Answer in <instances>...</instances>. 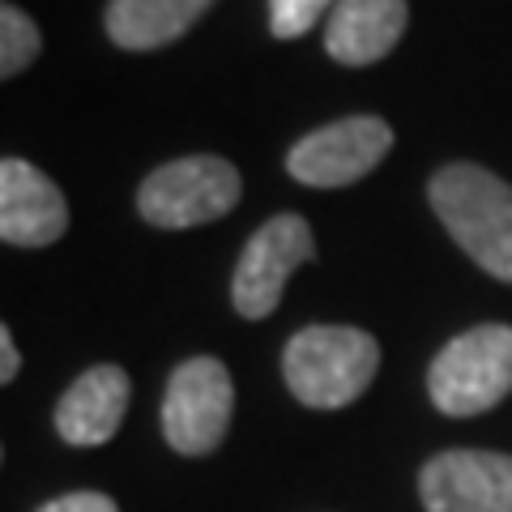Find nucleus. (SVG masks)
Masks as SVG:
<instances>
[{"instance_id": "1", "label": "nucleus", "mask_w": 512, "mask_h": 512, "mask_svg": "<svg viewBox=\"0 0 512 512\" xmlns=\"http://www.w3.org/2000/svg\"><path fill=\"white\" fill-rule=\"evenodd\" d=\"M427 197L444 231L491 278L512 282V184L487 167L448 163L431 175Z\"/></svg>"}, {"instance_id": "2", "label": "nucleus", "mask_w": 512, "mask_h": 512, "mask_svg": "<svg viewBox=\"0 0 512 512\" xmlns=\"http://www.w3.org/2000/svg\"><path fill=\"white\" fill-rule=\"evenodd\" d=\"M380 342L355 325H308L282 350V376L303 406L342 410L376 380Z\"/></svg>"}, {"instance_id": "3", "label": "nucleus", "mask_w": 512, "mask_h": 512, "mask_svg": "<svg viewBox=\"0 0 512 512\" xmlns=\"http://www.w3.org/2000/svg\"><path fill=\"white\" fill-rule=\"evenodd\" d=\"M239 197H244V180L239 171L218 154H188L171 158V163L154 167L137 188V214L150 227L163 231H188L205 227V222L227 218Z\"/></svg>"}, {"instance_id": "4", "label": "nucleus", "mask_w": 512, "mask_h": 512, "mask_svg": "<svg viewBox=\"0 0 512 512\" xmlns=\"http://www.w3.org/2000/svg\"><path fill=\"white\" fill-rule=\"evenodd\" d=\"M436 410L470 419L512 393V325H478L448 342L427 372Z\"/></svg>"}, {"instance_id": "5", "label": "nucleus", "mask_w": 512, "mask_h": 512, "mask_svg": "<svg viewBox=\"0 0 512 512\" xmlns=\"http://www.w3.org/2000/svg\"><path fill=\"white\" fill-rule=\"evenodd\" d=\"M231 410H235V384H231L227 363L197 355V359L175 367L167 380L163 436L175 453L205 457L227 440Z\"/></svg>"}, {"instance_id": "6", "label": "nucleus", "mask_w": 512, "mask_h": 512, "mask_svg": "<svg viewBox=\"0 0 512 512\" xmlns=\"http://www.w3.org/2000/svg\"><path fill=\"white\" fill-rule=\"evenodd\" d=\"M316 256V239L308 218L299 214H274L265 227H256L244 244L231 274V303L244 320H265L274 316L282 303V286L291 282L299 265Z\"/></svg>"}, {"instance_id": "7", "label": "nucleus", "mask_w": 512, "mask_h": 512, "mask_svg": "<svg viewBox=\"0 0 512 512\" xmlns=\"http://www.w3.org/2000/svg\"><path fill=\"white\" fill-rule=\"evenodd\" d=\"M393 150V128L380 116H342L299 137L286 154V171L308 188H346L384 163Z\"/></svg>"}, {"instance_id": "8", "label": "nucleus", "mask_w": 512, "mask_h": 512, "mask_svg": "<svg viewBox=\"0 0 512 512\" xmlns=\"http://www.w3.org/2000/svg\"><path fill=\"white\" fill-rule=\"evenodd\" d=\"M427 512H512V457L448 448L419 474Z\"/></svg>"}, {"instance_id": "9", "label": "nucleus", "mask_w": 512, "mask_h": 512, "mask_svg": "<svg viewBox=\"0 0 512 512\" xmlns=\"http://www.w3.org/2000/svg\"><path fill=\"white\" fill-rule=\"evenodd\" d=\"M69 231L64 192L26 158L0 163V239L13 248H47Z\"/></svg>"}, {"instance_id": "10", "label": "nucleus", "mask_w": 512, "mask_h": 512, "mask_svg": "<svg viewBox=\"0 0 512 512\" xmlns=\"http://www.w3.org/2000/svg\"><path fill=\"white\" fill-rule=\"evenodd\" d=\"M128 393H133V384H128V376L116 363H99V367H90V372H82L64 389L60 406H56L60 440L77 444V448L107 444L124 423Z\"/></svg>"}, {"instance_id": "11", "label": "nucleus", "mask_w": 512, "mask_h": 512, "mask_svg": "<svg viewBox=\"0 0 512 512\" xmlns=\"http://www.w3.org/2000/svg\"><path fill=\"white\" fill-rule=\"evenodd\" d=\"M406 0H338L325 18V52L338 64H376L406 35Z\"/></svg>"}, {"instance_id": "12", "label": "nucleus", "mask_w": 512, "mask_h": 512, "mask_svg": "<svg viewBox=\"0 0 512 512\" xmlns=\"http://www.w3.org/2000/svg\"><path fill=\"white\" fill-rule=\"evenodd\" d=\"M210 5L214 0H111L107 39L124 52H154L188 35Z\"/></svg>"}, {"instance_id": "13", "label": "nucleus", "mask_w": 512, "mask_h": 512, "mask_svg": "<svg viewBox=\"0 0 512 512\" xmlns=\"http://www.w3.org/2000/svg\"><path fill=\"white\" fill-rule=\"evenodd\" d=\"M39 47H43V35H39V26L30 22L26 9H18V5L0 9V77H5V82H13V77L35 64Z\"/></svg>"}, {"instance_id": "14", "label": "nucleus", "mask_w": 512, "mask_h": 512, "mask_svg": "<svg viewBox=\"0 0 512 512\" xmlns=\"http://www.w3.org/2000/svg\"><path fill=\"white\" fill-rule=\"evenodd\" d=\"M338 0H269V30L274 39H299L308 30L329 18Z\"/></svg>"}, {"instance_id": "15", "label": "nucleus", "mask_w": 512, "mask_h": 512, "mask_svg": "<svg viewBox=\"0 0 512 512\" xmlns=\"http://www.w3.org/2000/svg\"><path fill=\"white\" fill-rule=\"evenodd\" d=\"M39 512H120V508L103 491H73V495H60V500L43 504Z\"/></svg>"}, {"instance_id": "16", "label": "nucleus", "mask_w": 512, "mask_h": 512, "mask_svg": "<svg viewBox=\"0 0 512 512\" xmlns=\"http://www.w3.org/2000/svg\"><path fill=\"white\" fill-rule=\"evenodd\" d=\"M22 372V355L13 346V329H0V384H13Z\"/></svg>"}]
</instances>
